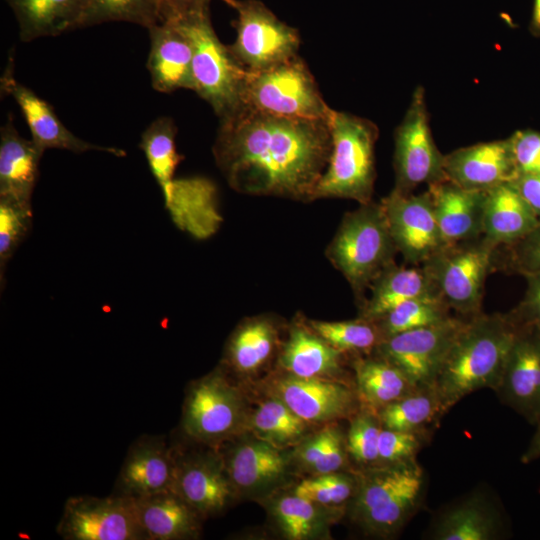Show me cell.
<instances>
[{
    "mask_svg": "<svg viewBox=\"0 0 540 540\" xmlns=\"http://www.w3.org/2000/svg\"><path fill=\"white\" fill-rule=\"evenodd\" d=\"M322 506L293 493L275 502L273 515L284 537L304 540L318 536L325 529L328 517Z\"/></svg>",
    "mask_w": 540,
    "mask_h": 540,
    "instance_id": "obj_37",
    "label": "cell"
},
{
    "mask_svg": "<svg viewBox=\"0 0 540 540\" xmlns=\"http://www.w3.org/2000/svg\"><path fill=\"white\" fill-rule=\"evenodd\" d=\"M310 328L340 352L370 355L381 342V334L374 321L359 318L350 321H308Z\"/></svg>",
    "mask_w": 540,
    "mask_h": 540,
    "instance_id": "obj_39",
    "label": "cell"
},
{
    "mask_svg": "<svg viewBox=\"0 0 540 540\" xmlns=\"http://www.w3.org/2000/svg\"><path fill=\"white\" fill-rule=\"evenodd\" d=\"M148 30L147 69L154 90L171 93L193 90V48L187 35L172 22H159Z\"/></svg>",
    "mask_w": 540,
    "mask_h": 540,
    "instance_id": "obj_21",
    "label": "cell"
},
{
    "mask_svg": "<svg viewBox=\"0 0 540 540\" xmlns=\"http://www.w3.org/2000/svg\"><path fill=\"white\" fill-rule=\"evenodd\" d=\"M380 203L397 251L408 265H423L447 246L427 190L415 195L393 189Z\"/></svg>",
    "mask_w": 540,
    "mask_h": 540,
    "instance_id": "obj_14",
    "label": "cell"
},
{
    "mask_svg": "<svg viewBox=\"0 0 540 540\" xmlns=\"http://www.w3.org/2000/svg\"><path fill=\"white\" fill-rule=\"evenodd\" d=\"M174 455L172 490L203 517L223 510L235 492L223 460L210 453Z\"/></svg>",
    "mask_w": 540,
    "mask_h": 540,
    "instance_id": "obj_19",
    "label": "cell"
},
{
    "mask_svg": "<svg viewBox=\"0 0 540 540\" xmlns=\"http://www.w3.org/2000/svg\"><path fill=\"white\" fill-rule=\"evenodd\" d=\"M498 247L481 235L445 246L422 265L451 310L466 318L481 313L485 281L497 270Z\"/></svg>",
    "mask_w": 540,
    "mask_h": 540,
    "instance_id": "obj_8",
    "label": "cell"
},
{
    "mask_svg": "<svg viewBox=\"0 0 540 540\" xmlns=\"http://www.w3.org/2000/svg\"><path fill=\"white\" fill-rule=\"evenodd\" d=\"M117 21L149 29L160 22L159 0H87L78 28Z\"/></svg>",
    "mask_w": 540,
    "mask_h": 540,
    "instance_id": "obj_38",
    "label": "cell"
},
{
    "mask_svg": "<svg viewBox=\"0 0 540 540\" xmlns=\"http://www.w3.org/2000/svg\"><path fill=\"white\" fill-rule=\"evenodd\" d=\"M447 179L470 190L487 191L518 177L509 138L477 143L444 155Z\"/></svg>",
    "mask_w": 540,
    "mask_h": 540,
    "instance_id": "obj_17",
    "label": "cell"
},
{
    "mask_svg": "<svg viewBox=\"0 0 540 540\" xmlns=\"http://www.w3.org/2000/svg\"><path fill=\"white\" fill-rule=\"evenodd\" d=\"M170 22L176 24L192 44L193 91L210 104L220 120L239 112L243 108L246 69L229 46L217 37L209 6Z\"/></svg>",
    "mask_w": 540,
    "mask_h": 540,
    "instance_id": "obj_6",
    "label": "cell"
},
{
    "mask_svg": "<svg viewBox=\"0 0 540 540\" xmlns=\"http://www.w3.org/2000/svg\"><path fill=\"white\" fill-rule=\"evenodd\" d=\"M306 423L278 397L262 403L251 421L257 435L273 445L297 440L305 432Z\"/></svg>",
    "mask_w": 540,
    "mask_h": 540,
    "instance_id": "obj_40",
    "label": "cell"
},
{
    "mask_svg": "<svg viewBox=\"0 0 540 540\" xmlns=\"http://www.w3.org/2000/svg\"><path fill=\"white\" fill-rule=\"evenodd\" d=\"M328 123L331 152L312 200L352 199L359 204L372 201L376 177L374 149L378 129L371 121L331 109Z\"/></svg>",
    "mask_w": 540,
    "mask_h": 540,
    "instance_id": "obj_3",
    "label": "cell"
},
{
    "mask_svg": "<svg viewBox=\"0 0 540 540\" xmlns=\"http://www.w3.org/2000/svg\"><path fill=\"white\" fill-rule=\"evenodd\" d=\"M237 13L236 40L229 46L247 71H261L297 55V30L259 0H221Z\"/></svg>",
    "mask_w": 540,
    "mask_h": 540,
    "instance_id": "obj_9",
    "label": "cell"
},
{
    "mask_svg": "<svg viewBox=\"0 0 540 540\" xmlns=\"http://www.w3.org/2000/svg\"><path fill=\"white\" fill-rule=\"evenodd\" d=\"M275 388L277 397L306 422L330 421L351 415L359 403L357 392L330 378L289 374L278 380Z\"/></svg>",
    "mask_w": 540,
    "mask_h": 540,
    "instance_id": "obj_18",
    "label": "cell"
},
{
    "mask_svg": "<svg viewBox=\"0 0 540 540\" xmlns=\"http://www.w3.org/2000/svg\"><path fill=\"white\" fill-rule=\"evenodd\" d=\"M57 533L65 540H148L133 498L120 494L70 497Z\"/></svg>",
    "mask_w": 540,
    "mask_h": 540,
    "instance_id": "obj_11",
    "label": "cell"
},
{
    "mask_svg": "<svg viewBox=\"0 0 540 540\" xmlns=\"http://www.w3.org/2000/svg\"><path fill=\"white\" fill-rule=\"evenodd\" d=\"M451 309L439 297L405 301L374 320L382 340L410 330L434 325L449 319Z\"/></svg>",
    "mask_w": 540,
    "mask_h": 540,
    "instance_id": "obj_36",
    "label": "cell"
},
{
    "mask_svg": "<svg viewBox=\"0 0 540 540\" xmlns=\"http://www.w3.org/2000/svg\"><path fill=\"white\" fill-rule=\"evenodd\" d=\"M148 540L196 538L203 516L172 489L133 498Z\"/></svg>",
    "mask_w": 540,
    "mask_h": 540,
    "instance_id": "obj_25",
    "label": "cell"
},
{
    "mask_svg": "<svg viewBox=\"0 0 540 540\" xmlns=\"http://www.w3.org/2000/svg\"><path fill=\"white\" fill-rule=\"evenodd\" d=\"M394 190L410 194L421 184L447 179L444 155L438 150L429 127L423 87L413 93L408 110L395 131Z\"/></svg>",
    "mask_w": 540,
    "mask_h": 540,
    "instance_id": "obj_10",
    "label": "cell"
},
{
    "mask_svg": "<svg viewBox=\"0 0 540 540\" xmlns=\"http://www.w3.org/2000/svg\"><path fill=\"white\" fill-rule=\"evenodd\" d=\"M331 143L328 119H291L243 107L220 120L212 151L235 191L311 201Z\"/></svg>",
    "mask_w": 540,
    "mask_h": 540,
    "instance_id": "obj_1",
    "label": "cell"
},
{
    "mask_svg": "<svg viewBox=\"0 0 540 540\" xmlns=\"http://www.w3.org/2000/svg\"><path fill=\"white\" fill-rule=\"evenodd\" d=\"M423 442V434L383 428L378 441L379 465H392L415 460Z\"/></svg>",
    "mask_w": 540,
    "mask_h": 540,
    "instance_id": "obj_46",
    "label": "cell"
},
{
    "mask_svg": "<svg viewBox=\"0 0 540 540\" xmlns=\"http://www.w3.org/2000/svg\"><path fill=\"white\" fill-rule=\"evenodd\" d=\"M424 484V472L416 459L370 467L358 479L353 518L369 534L393 536L417 511Z\"/></svg>",
    "mask_w": 540,
    "mask_h": 540,
    "instance_id": "obj_4",
    "label": "cell"
},
{
    "mask_svg": "<svg viewBox=\"0 0 540 540\" xmlns=\"http://www.w3.org/2000/svg\"><path fill=\"white\" fill-rule=\"evenodd\" d=\"M174 450L163 437L143 436L129 448L120 470L117 494L138 498L172 489Z\"/></svg>",
    "mask_w": 540,
    "mask_h": 540,
    "instance_id": "obj_20",
    "label": "cell"
},
{
    "mask_svg": "<svg viewBox=\"0 0 540 540\" xmlns=\"http://www.w3.org/2000/svg\"><path fill=\"white\" fill-rule=\"evenodd\" d=\"M397 253L383 207L373 201L344 216L326 251L359 298Z\"/></svg>",
    "mask_w": 540,
    "mask_h": 540,
    "instance_id": "obj_5",
    "label": "cell"
},
{
    "mask_svg": "<svg viewBox=\"0 0 540 540\" xmlns=\"http://www.w3.org/2000/svg\"><path fill=\"white\" fill-rule=\"evenodd\" d=\"M509 140L518 176L540 174V132L518 130Z\"/></svg>",
    "mask_w": 540,
    "mask_h": 540,
    "instance_id": "obj_47",
    "label": "cell"
},
{
    "mask_svg": "<svg viewBox=\"0 0 540 540\" xmlns=\"http://www.w3.org/2000/svg\"><path fill=\"white\" fill-rule=\"evenodd\" d=\"M176 133L177 128L173 119L161 116L143 131L139 143L162 193H165L172 184L175 170L183 159L176 150Z\"/></svg>",
    "mask_w": 540,
    "mask_h": 540,
    "instance_id": "obj_34",
    "label": "cell"
},
{
    "mask_svg": "<svg viewBox=\"0 0 540 540\" xmlns=\"http://www.w3.org/2000/svg\"><path fill=\"white\" fill-rule=\"evenodd\" d=\"M501 401L535 425L540 419V327L516 326L500 384Z\"/></svg>",
    "mask_w": 540,
    "mask_h": 540,
    "instance_id": "obj_15",
    "label": "cell"
},
{
    "mask_svg": "<svg viewBox=\"0 0 540 540\" xmlns=\"http://www.w3.org/2000/svg\"><path fill=\"white\" fill-rule=\"evenodd\" d=\"M342 352L310 326L295 325L280 355L281 366L291 375L312 378L332 376L341 370Z\"/></svg>",
    "mask_w": 540,
    "mask_h": 540,
    "instance_id": "obj_31",
    "label": "cell"
},
{
    "mask_svg": "<svg viewBox=\"0 0 540 540\" xmlns=\"http://www.w3.org/2000/svg\"><path fill=\"white\" fill-rule=\"evenodd\" d=\"M382 425L377 412L364 408L353 418L347 436V451L368 468L377 466L378 441Z\"/></svg>",
    "mask_w": 540,
    "mask_h": 540,
    "instance_id": "obj_42",
    "label": "cell"
},
{
    "mask_svg": "<svg viewBox=\"0 0 540 540\" xmlns=\"http://www.w3.org/2000/svg\"><path fill=\"white\" fill-rule=\"evenodd\" d=\"M223 463L234 491L242 492L258 491L276 483L286 468L284 455L262 439L236 447Z\"/></svg>",
    "mask_w": 540,
    "mask_h": 540,
    "instance_id": "obj_30",
    "label": "cell"
},
{
    "mask_svg": "<svg viewBox=\"0 0 540 540\" xmlns=\"http://www.w3.org/2000/svg\"><path fill=\"white\" fill-rule=\"evenodd\" d=\"M44 151L22 137L9 116L0 129V198L31 207Z\"/></svg>",
    "mask_w": 540,
    "mask_h": 540,
    "instance_id": "obj_24",
    "label": "cell"
},
{
    "mask_svg": "<svg viewBox=\"0 0 540 540\" xmlns=\"http://www.w3.org/2000/svg\"><path fill=\"white\" fill-rule=\"evenodd\" d=\"M23 42L78 29L87 0H5Z\"/></svg>",
    "mask_w": 540,
    "mask_h": 540,
    "instance_id": "obj_29",
    "label": "cell"
},
{
    "mask_svg": "<svg viewBox=\"0 0 540 540\" xmlns=\"http://www.w3.org/2000/svg\"><path fill=\"white\" fill-rule=\"evenodd\" d=\"M347 445L340 431L326 427L303 443L298 451L301 463L317 475L339 471L346 461Z\"/></svg>",
    "mask_w": 540,
    "mask_h": 540,
    "instance_id": "obj_41",
    "label": "cell"
},
{
    "mask_svg": "<svg viewBox=\"0 0 540 540\" xmlns=\"http://www.w3.org/2000/svg\"><path fill=\"white\" fill-rule=\"evenodd\" d=\"M535 426V433L521 456V462L524 464H528L540 458V419L537 421Z\"/></svg>",
    "mask_w": 540,
    "mask_h": 540,
    "instance_id": "obj_51",
    "label": "cell"
},
{
    "mask_svg": "<svg viewBox=\"0 0 540 540\" xmlns=\"http://www.w3.org/2000/svg\"><path fill=\"white\" fill-rule=\"evenodd\" d=\"M497 270L523 277L540 272V221L520 240L498 247Z\"/></svg>",
    "mask_w": 540,
    "mask_h": 540,
    "instance_id": "obj_44",
    "label": "cell"
},
{
    "mask_svg": "<svg viewBox=\"0 0 540 540\" xmlns=\"http://www.w3.org/2000/svg\"><path fill=\"white\" fill-rule=\"evenodd\" d=\"M526 290L521 301L508 313L515 326L540 327V272L524 276Z\"/></svg>",
    "mask_w": 540,
    "mask_h": 540,
    "instance_id": "obj_48",
    "label": "cell"
},
{
    "mask_svg": "<svg viewBox=\"0 0 540 540\" xmlns=\"http://www.w3.org/2000/svg\"><path fill=\"white\" fill-rule=\"evenodd\" d=\"M539 221L512 182L486 191L482 235L497 246L515 243L531 232Z\"/></svg>",
    "mask_w": 540,
    "mask_h": 540,
    "instance_id": "obj_27",
    "label": "cell"
},
{
    "mask_svg": "<svg viewBox=\"0 0 540 540\" xmlns=\"http://www.w3.org/2000/svg\"><path fill=\"white\" fill-rule=\"evenodd\" d=\"M502 513L483 494H473L448 507L434 521L436 540H494L504 535Z\"/></svg>",
    "mask_w": 540,
    "mask_h": 540,
    "instance_id": "obj_26",
    "label": "cell"
},
{
    "mask_svg": "<svg viewBox=\"0 0 540 540\" xmlns=\"http://www.w3.org/2000/svg\"><path fill=\"white\" fill-rule=\"evenodd\" d=\"M515 332L508 313L481 312L466 319L434 383L443 415L479 389L497 390Z\"/></svg>",
    "mask_w": 540,
    "mask_h": 540,
    "instance_id": "obj_2",
    "label": "cell"
},
{
    "mask_svg": "<svg viewBox=\"0 0 540 540\" xmlns=\"http://www.w3.org/2000/svg\"><path fill=\"white\" fill-rule=\"evenodd\" d=\"M466 319H449L387 337L375 354L399 368L418 389L433 388L441 364Z\"/></svg>",
    "mask_w": 540,
    "mask_h": 540,
    "instance_id": "obj_12",
    "label": "cell"
},
{
    "mask_svg": "<svg viewBox=\"0 0 540 540\" xmlns=\"http://www.w3.org/2000/svg\"><path fill=\"white\" fill-rule=\"evenodd\" d=\"M211 0H159L160 22L174 21L183 15L208 7Z\"/></svg>",
    "mask_w": 540,
    "mask_h": 540,
    "instance_id": "obj_49",
    "label": "cell"
},
{
    "mask_svg": "<svg viewBox=\"0 0 540 540\" xmlns=\"http://www.w3.org/2000/svg\"><path fill=\"white\" fill-rule=\"evenodd\" d=\"M243 408L238 390L215 371L190 386L183 408V430L195 441L219 442L238 429Z\"/></svg>",
    "mask_w": 540,
    "mask_h": 540,
    "instance_id": "obj_13",
    "label": "cell"
},
{
    "mask_svg": "<svg viewBox=\"0 0 540 540\" xmlns=\"http://www.w3.org/2000/svg\"><path fill=\"white\" fill-rule=\"evenodd\" d=\"M371 294L361 308L360 317L374 321L397 305L416 298L439 297L422 265L387 267L371 284Z\"/></svg>",
    "mask_w": 540,
    "mask_h": 540,
    "instance_id": "obj_28",
    "label": "cell"
},
{
    "mask_svg": "<svg viewBox=\"0 0 540 540\" xmlns=\"http://www.w3.org/2000/svg\"><path fill=\"white\" fill-rule=\"evenodd\" d=\"M358 480L338 472L301 481L293 493L323 506H337L354 497Z\"/></svg>",
    "mask_w": 540,
    "mask_h": 540,
    "instance_id": "obj_43",
    "label": "cell"
},
{
    "mask_svg": "<svg viewBox=\"0 0 540 540\" xmlns=\"http://www.w3.org/2000/svg\"><path fill=\"white\" fill-rule=\"evenodd\" d=\"M512 184L540 218V174L519 175Z\"/></svg>",
    "mask_w": 540,
    "mask_h": 540,
    "instance_id": "obj_50",
    "label": "cell"
},
{
    "mask_svg": "<svg viewBox=\"0 0 540 540\" xmlns=\"http://www.w3.org/2000/svg\"><path fill=\"white\" fill-rule=\"evenodd\" d=\"M277 338L276 327L268 318H254L245 322L229 342L230 364L239 372L256 371L271 357Z\"/></svg>",
    "mask_w": 540,
    "mask_h": 540,
    "instance_id": "obj_33",
    "label": "cell"
},
{
    "mask_svg": "<svg viewBox=\"0 0 540 540\" xmlns=\"http://www.w3.org/2000/svg\"><path fill=\"white\" fill-rule=\"evenodd\" d=\"M243 107L284 118L327 120L331 109L298 55L261 71H247Z\"/></svg>",
    "mask_w": 540,
    "mask_h": 540,
    "instance_id": "obj_7",
    "label": "cell"
},
{
    "mask_svg": "<svg viewBox=\"0 0 540 540\" xmlns=\"http://www.w3.org/2000/svg\"><path fill=\"white\" fill-rule=\"evenodd\" d=\"M31 207L0 198V268L5 265L31 226Z\"/></svg>",
    "mask_w": 540,
    "mask_h": 540,
    "instance_id": "obj_45",
    "label": "cell"
},
{
    "mask_svg": "<svg viewBox=\"0 0 540 540\" xmlns=\"http://www.w3.org/2000/svg\"><path fill=\"white\" fill-rule=\"evenodd\" d=\"M354 369L359 402L375 412L418 389L399 368L377 354L359 358Z\"/></svg>",
    "mask_w": 540,
    "mask_h": 540,
    "instance_id": "obj_32",
    "label": "cell"
},
{
    "mask_svg": "<svg viewBox=\"0 0 540 540\" xmlns=\"http://www.w3.org/2000/svg\"><path fill=\"white\" fill-rule=\"evenodd\" d=\"M1 91L13 97L30 129L32 140L43 150L63 149L74 153L96 150L124 157L120 148L99 146L74 135L54 111V108L27 86L19 83L11 67L1 77Z\"/></svg>",
    "mask_w": 540,
    "mask_h": 540,
    "instance_id": "obj_16",
    "label": "cell"
},
{
    "mask_svg": "<svg viewBox=\"0 0 540 540\" xmlns=\"http://www.w3.org/2000/svg\"><path fill=\"white\" fill-rule=\"evenodd\" d=\"M427 192L447 245L482 235L486 191L466 189L444 179L428 185Z\"/></svg>",
    "mask_w": 540,
    "mask_h": 540,
    "instance_id": "obj_23",
    "label": "cell"
},
{
    "mask_svg": "<svg viewBox=\"0 0 540 540\" xmlns=\"http://www.w3.org/2000/svg\"><path fill=\"white\" fill-rule=\"evenodd\" d=\"M175 225L197 239L213 235L222 223L215 184L205 177L174 179L163 193Z\"/></svg>",
    "mask_w": 540,
    "mask_h": 540,
    "instance_id": "obj_22",
    "label": "cell"
},
{
    "mask_svg": "<svg viewBox=\"0 0 540 540\" xmlns=\"http://www.w3.org/2000/svg\"><path fill=\"white\" fill-rule=\"evenodd\" d=\"M377 414L383 428L421 434L444 416L433 388L417 389Z\"/></svg>",
    "mask_w": 540,
    "mask_h": 540,
    "instance_id": "obj_35",
    "label": "cell"
},
{
    "mask_svg": "<svg viewBox=\"0 0 540 540\" xmlns=\"http://www.w3.org/2000/svg\"><path fill=\"white\" fill-rule=\"evenodd\" d=\"M530 30L534 36H540V0H534Z\"/></svg>",
    "mask_w": 540,
    "mask_h": 540,
    "instance_id": "obj_52",
    "label": "cell"
}]
</instances>
